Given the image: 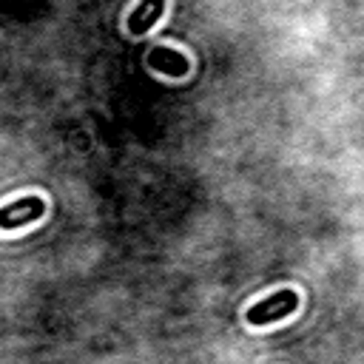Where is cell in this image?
Wrapping results in <instances>:
<instances>
[{
    "mask_svg": "<svg viewBox=\"0 0 364 364\" xmlns=\"http://www.w3.org/2000/svg\"><path fill=\"white\" fill-rule=\"evenodd\" d=\"M46 213V199L43 196H23L0 208V230H17L31 222H37Z\"/></svg>",
    "mask_w": 364,
    "mask_h": 364,
    "instance_id": "7a4b0ae2",
    "label": "cell"
},
{
    "mask_svg": "<svg viewBox=\"0 0 364 364\" xmlns=\"http://www.w3.org/2000/svg\"><path fill=\"white\" fill-rule=\"evenodd\" d=\"M162 11H165V0H139V6L128 14V23H125L128 34H134V37L148 34L159 23Z\"/></svg>",
    "mask_w": 364,
    "mask_h": 364,
    "instance_id": "3957f363",
    "label": "cell"
},
{
    "mask_svg": "<svg viewBox=\"0 0 364 364\" xmlns=\"http://www.w3.org/2000/svg\"><path fill=\"white\" fill-rule=\"evenodd\" d=\"M148 68L159 71V74H168V77H185L191 63L188 57H182L179 51L173 48H165V46H154L148 51Z\"/></svg>",
    "mask_w": 364,
    "mask_h": 364,
    "instance_id": "277c9868",
    "label": "cell"
},
{
    "mask_svg": "<svg viewBox=\"0 0 364 364\" xmlns=\"http://www.w3.org/2000/svg\"><path fill=\"white\" fill-rule=\"evenodd\" d=\"M296 307H299L296 290H276L273 296H267V299L256 301L253 307H247L245 318H247V324L262 327V324H270V321H279V318L296 313Z\"/></svg>",
    "mask_w": 364,
    "mask_h": 364,
    "instance_id": "6da1fadb",
    "label": "cell"
}]
</instances>
